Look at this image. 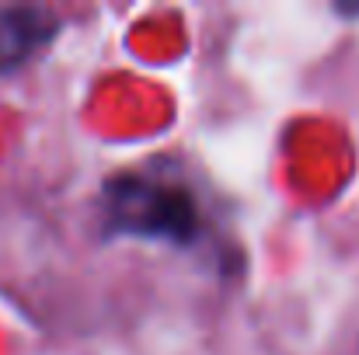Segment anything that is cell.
<instances>
[{"label":"cell","mask_w":359,"mask_h":355,"mask_svg":"<svg viewBox=\"0 0 359 355\" xmlns=\"http://www.w3.org/2000/svg\"><path fill=\"white\" fill-rule=\"evenodd\" d=\"M105 237H133L171 247H196L203 237V206L196 192L164 167L119 171L102 185Z\"/></svg>","instance_id":"obj_1"},{"label":"cell","mask_w":359,"mask_h":355,"mask_svg":"<svg viewBox=\"0 0 359 355\" xmlns=\"http://www.w3.org/2000/svg\"><path fill=\"white\" fill-rule=\"evenodd\" d=\"M60 35V14L39 4L0 7V77L28 67Z\"/></svg>","instance_id":"obj_2"}]
</instances>
